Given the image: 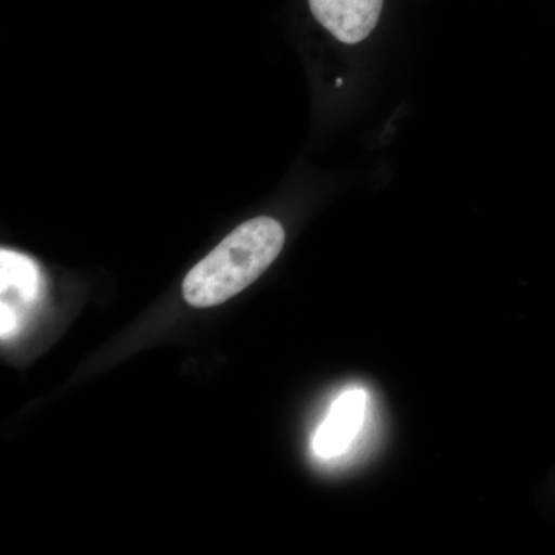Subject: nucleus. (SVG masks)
<instances>
[{"instance_id": "1", "label": "nucleus", "mask_w": 555, "mask_h": 555, "mask_svg": "<svg viewBox=\"0 0 555 555\" xmlns=\"http://www.w3.org/2000/svg\"><path fill=\"white\" fill-rule=\"evenodd\" d=\"M286 233L276 219L238 225L185 276L182 295L192 308L222 305L254 284L283 250Z\"/></svg>"}, {"instance_id": "2", "label": "nucleus", "mask_w": 555, "mask_h": 555, "mask_svg": "<svg viewBox=\"0 0 555 555\" xmlns=\"http://www.w3.org/2000/svg\"><path fill=\"white\" fill-rule=\"evenodd\" d=\"M367 409L369 393L363 387L339 393L313 436V454L323 460L346 454L366 423Z\"/></svg>"}, {"instance_id": "3", "label": "nucleus", "mask_w": 555, "mask_h": 555, "mask_svg": "<svg viewBox=\"0 0 555 555\" xmlns=\"http://www.w3.org/2000/svg\"><path fill=\"white\" fill-rule=\"evenodd\" d=\"M2 278V339L11 338L21 328L25 310L38 301L42 294L39 268L25 255L2 250L0 254Z\"/></svg>"}, {"instance_id": "4", "label": "nucleus", "mask_w": 555, "mask_h": 555, "mask_svg": "<svg viewBox=\"0 0 555 555\" xmlns=\"http://www.w3.org/2000/svg\"><path fill=\"white\" fill-rule=\"evenodd\" d=\"M385 0H309L313 17L339 42L360 43L377 27Z\"/></svg>"}]
</instances>
